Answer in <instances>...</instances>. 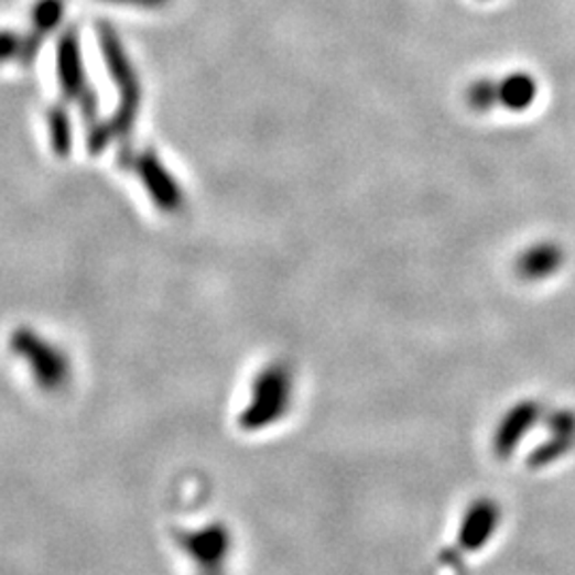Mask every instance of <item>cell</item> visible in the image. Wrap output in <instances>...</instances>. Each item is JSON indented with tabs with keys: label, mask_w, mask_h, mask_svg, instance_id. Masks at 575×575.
<instances>
[{
	"label": "cell",
	"mask_w": 575,
	"mask_h": 575,
	"mask_svg": "<svg viewBox=\"0 0 575 575\" xmlns=\"http://www.w3.org/2000/svg\"><path fill=\"white\" fill-rule=\"evenodd\" d=\"M107 2H128V4H141V7H162L169 0H107Z\"/></svg>",
	"instance_id": "2e32d148"
},
{
	"label": "cell",
	"mask_w": 575,
	"mask_h": 575,
	"mask_svg": "<svg viewBox=\"0 0 575 575\" xmlns=\"http://www.w3.org/2000/svg\"><path fill=\"white\" fill-rule=\"evenodd\" d=\"M542 414L543 408L538 401L524 399L501 415V420L495 428V435H492V449H495L497 458L508 460Z\"/></svg>",
	"instance_id": "9c48e42d"
},
{
	"label": "cell",
	"mask_w": 575,
	"mask_h": 575,
	"mask_svg": "<svg viewBox=\"0 0 575 575\" xmlns=\"http://www.w3.org/2000/svg\"><path fill=\"white\" fill-rule=\"evenodd\" d=\"M47 127H50V139H52V148L56 152V156L66 159L73 150V128H70V118L66 113L64 105H52L47 109Z\"/></svg>",
	"instance_id": "7c38bea8"
},
{
	"label": "cell",
	"mask_w": 575,
	"mask_h": 575,
	"mask_svg": "<svg viewBox=\"0 0 575 575\" xmlns=\"http://www.w3.org/2000/svg\"><path fill=\"white\" fill-rule=\"evenodd\" d=\"M547 431L554 435H569L575 437V412L572 410H556L545 417Z\"/></svg>",
	"instance_id": "9a60e30c"
},
{
	"label": "cell",
	"mask_w": 575,
	"mask_h": 575,
	"mask_svg": "<svg viewBox=\"0 0 575 575\" xmlns=\"http://www.w3.org/2000/svg\"><path fill=\"white\" fill-rule=\"evenodd\" d=\"M9 346L31 371L32 380L45 392H58L70 382V360L58 346L41 337L31 326L13 330Z\"/></svg>",
	"instance_id": "3957f363"
},
{
	"label": "cell",
	"mask_w": 575,
	"mask_h": 575,
	"mask_svg": "<svg viewBox=\"0 0 575 575\" xmlns=\"http://www.w3.org/2000/svg\"><path fill=\"white\" fill-rule=\"evenodd\" d=\"M538 93L535 82L529 75H510L503 82H478L467 90V100L474 109H488L503 105L508 109H524L533 102Z\"/></svg>",
	"instance_id": "8992f818"
},
{
	"label": "cell",
	"mask_w": 575,
	"mask_h": 575,
	"mask_svg": "<svg viewBox=\"0 0 575 575\" xmlns=\"http://www.w3.org/2000/svg\"><path fill=\"white\" fill-rule=\"evenodd\" d=\"M56 68H58V84L66 100H77L90 90L86 79V66L82 54V41L77 29H66L56 45Z\"/></svg>",
	"instance_id": "52a82bcc"
},
{
	"label": "cell",
	"mask_w": 575,
	"mask_h": 575,
	"mask_svg": "<svg viewBox=\"0 0 575 575\" xmlns=\"http://www.w3.org/2000/svg\"><path fill=\"white\" fill-rule=\"evenodd\" d=\"M96 32H98V43L107 70L120 93L116 113L105 122H96L88 132V152L102 154L107 145H111V141L127 143V139H130L141 109V82L116 29L109 26L107 22H100L96 26Z\"/></svg>",
	"instance_id": "6da1fadb"
},
{
	"label": "cell",
	"mask_w": 575,
	"mask_h": 575,
	"mask_svg": "<svg viewBox=\"0 0 575 575\" xmlns=\"http://www.w3.org/2000/svg\"><path fill=\"white\" fill-rule=\"evenodd\" d=\"M501 524V508L495 499L479 497L476 499L460 518L458 524V545L474 554L479 552L484 545H488L492 535L497 533Z\"/></svg>",
	"instance_id": "ba28073f"
},
{
	"label": "cell",
	"mask_w": 575,
	"mask_h": 575,
	"mask_svg": "<svg viewBox=\"0 0 575 575\" xmlns=\"http://www.w3.org/2000/svg\"><path fill=\"white\" fill-rule=\"evenodd\" d=\"M177 543L203 574H218L232 550V533L224 522H211L200 529L182 531Z\"/></svg>",
	"instance_id": "5b68a950"
},
{
	"label": "cell",
	"mask_w": 575,
	"mask_h": 575,
	"mask_svg": "<svg viewBox=\"0 0 575 575\" xmlns=\"http://www.w3.org/2000/svg\"><path fill=\"white\" fill-rule=\"evenodd\" d=\"M63 15L64 0H39L34 4V9H32V31L29 36H24V50H22L20 63L26 66L36 58L45 36L58 29V24L63 22Z\"/></svg>",
	"instance_id": "30bf717a"
},
{
	"label": "cell",
	"mask_w": 575,
	"mask_h": 575,
	"mask_svg": "<svg viewBox=\"0 0 575 575\" xmlns=\"http://www.w3.org/2000/svg\"><path fill=\"white\" fill-rule=\"evenodd\" d=\"M118 162L122 169H130L139 175L150 198L159 205L162 211L177 214L184 207V192L175 182V177L166 171V166L162 164V160L154 150L132 152L130 143L128 145L124 143L118 154Z\"/></svg>",
	"instance_id": "277c9868"
},
{
	"label": "cell",
	"mask_w": 575,
	"mask_h": 575,
	"mask_svg": "<svg viewBox=\"0 0 575 575\" xmlns=\"http://www.w3.org/2000/svg\"><path fill=\"white\" fill-rule=\"evenodd\" d=\"M24 50V36L13 31H0V64L20 61Z\"/></svg>",
	"instance_id": "5bb4252c"
},
{
	"label": "cell",
	"mask_w": 575,
	"mask_h": 575,
	"mask_svg": "<svg viewBox=\"0 0 575 575\" xmlns=\"http://www.w3.org/2000/svg\"><path fill=\"white\" fill-rule=\"evenodd\" d=\"M565 254L554 243H540L529 248L516 260V273L527 282H540L561 269Z\"/></svg>",
	"instance_id": "8fae6325"
},
{
	"label": "cell",
	"mask_w": 575,
	"mask_h": 575,
	"mask_svg": "<svg viewBox=\"0 0 575 575\" xmlns=\"http://www.w3.org/2000/svg\"><path fill=\"white\" fill-rule=\"evenodd\" d=\"M575 446V437L569 435H554L543 442L542 446L535 447L529 458H527V465L531 469H543V467H550L554 465L556 460H561L565 454H569V449Z\"/></svg>",
	"instance_id": "4fadbf2b"
},
{
	"label": "cell",
	"mask_w": 575,
	"mask_h": 575,
	"mask_svg": "<svg viewBox=\"0 0 575 575\" xmlns=\"http://www.w3.org/2000/svg\"><path fill=\"white\" fill-rule=\"evenodd\" d=\"M292 371L275 360L256 373L246 408L239 412L237 424L243 433H260L284 420L292 405Z\"/></svg>",
	"instance_id": "7a4b0ae2"
}]
</instances>
